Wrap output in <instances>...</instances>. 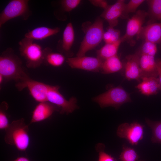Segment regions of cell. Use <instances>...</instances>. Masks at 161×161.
Returning <instances> with one entry per match:
<instances>
[{"label":"cell","mask_w":161,"mask_h":161,"mask_svg":"<svg viewBox=\"0 0 161 161\" xmlns=\"http://www.w3.org/2000/svg\"><path fill=\"white\" fill-rule=\"evenodd\" d=\"M156 65L158 73V79L161 91V59H158L156 60Z\"/></svg>","instance_id":"cell-33"},{"label":"cell","mask_w":161,"mask_h":161,"mask_svg":"<svg viewBox=\"0 0 161 161\" xmlns=\"http://www.w3.org/2000/svg\"><path fill=\"white\" fill-rule=\"evenodd\" d=\"M144 128L143 125L137 121L123 123L118 127L117 135L126 139L132 145H136L143 138Z\"/></svg>","instance_id":"cell-7"},{"label":"cell","mask_w":161,"mask_h":161,"mask_svg":"<svg viewBox=\"0 0 161 161\" xmlns=\"http://www.w3.org/2000/svg\"><path fill=\"white\" fill-rule=\"evenodd\" d=\"M145 121L152 130L151 142L161 144V120L154 121L146 118Z\"/></svg>","instance_id":"cell-23"},{"label":"cell","mask_w":161,"mask_h":161,"mask_svg":"<svg viewBox=\"0 0 161 161\" xmlns=\"http://www.w3.org/2000/svg\"><path fill=\"white\" fill-rule=\"evenodd\" d=\"M123 67L122 63L116 55L104 61L100 70L104 74L112 73L120 71Z\"/></svg>","instance_id":"cell-21"},{"label":"cell","mask_w":161,"mask_h":161,"mask_svg":"<svg viewBox=\"0 0 161 161\" xmlns=\"http://www.w3.org/2000/svg\"><path fill=\"white\" fill-rule=\"evenodd\" d=\"M9 106L5 101H3L0 106V129L5 130L9 126L10 124L8 117L7 111Z\"/></svg>","instance_id":"cell-27"},{"label":"cell","mask_w":161,"mask_h":161,"mask_svg":"<svg viewBox=\"0 0 161 161\" xmlns=\"http://www.w3.org/2000/svg\"><path fill=\"white\" fill-rule=\"evenodd\" d=\"M137 161H145L144 160H137Z\"/></svg>","instance_id":"cell-36"},{"label":"cell","mask_w":161,"mask_h":161,"mask_svg":"<svg viewBox=\"0 0 161 161\" xmlns=\"http://www.w3.org/2000/svg\"><path fill=\"white\" fill-rule=\"evenodd\" d=\"M93 100L102 108L112 106L116 109L131 101L129 94L120 86L111 88L95 97Z\"/></svg>","instance_id":"cell-5"},{"label":"cell","mask_w":161,"mask_h":161,"mask_svg":"<svg viewBox=\"0 0 161 161\" xmlns=\"http://www.w3.org/2000/svg\"><path fill=\"white\" fill-rule=\"evenodd\" d=\"M12 161H30L27 157H19Z\"/></svg>","instance_id":"cell-34"},{"label":"cell","mask_w":161,"mask_h":161,"mask_svg":"<svg viewBox=\"0 0 161 161\" xmlns=\"http://www.w3.org/2000/svg\"><path fill=\"white\" fill-rule=\"evenodd\" d=\"M22 64L21 60L12 48H8L3 52L0 56V74L4 81L13 80L17 85L29 77Z\"/></svg>","instance_id":"cell-1"},{"label":"cell","mask_w":161,"mask_h":161,"mask_svg":"<svg viewBox=\"0 0 161 161\" xmlns=\"http://www.w3.org/2000/svg\"><path fill=\"white\" fill-rule=\"evenodd\" d=\"M57 110L55 105L48 101L39 103L32 112L30 124L40 122L48 118Z\"/></svg>","instance_id":"cell-16"},{"label":"cell","mask_w":161,"mask_h":161,"mask_svg":"<svg viewBox=\"0 0 161 161\" xmlns=\"http://www.w3.org/2000/svg\"><path fill=\"white\" fill-rule=\"evenodd\" d=\"M137 38L156 44H161V22L151 23L143 27Z\"/></svg>","instance_id":"cell-14"},{"label":"cell","mask_w":161,"mask_h":161,"mask_svg":"<svg viewBox=\"0 0 161 161\" xmlns=\"http://www.w3.org/2000/svg\"><path fill=\"white\" fill-rule=\"evenodd\" d=\"M103 24V21L98 17L92 24L87 27L85 35L77 54V56H85L87 52L93 49L100 44L103 39L104 32Z\"/></svg>","instance_id":"cell-4"},{"label":"cell","mask_w":161,"mask_h":161,"mask_svg":"<svg viewBox=\"0 0 161 161\" xmlns=\"http://www.w3.org/2000/svg\"><path fill=\"white\" fill-rule=\"evenodd\" d=\"M120 34L119 30L109 26L104 33L103 39L106 44L113 43L120 39Z\"/></svg>","instance_id":"cell-26"},{"label":"cell","mask_w":161,"mask_h":161,"mask_svg":"<svg viewBox=\"0 0 161 161\" xmlns=\"http://www.w3.org/2000/svg\"><path fill=\"white\" fill-rule=\"evenodd\" d=\"M29 125L21 118L13 121L5 130L4 140L9 145L14 146L20 151H25L30 143Z\"/></svg>","instance_id":"cell-2"},{"label":"cell","mask_w":161,"mask_h":161,"mask_svg":"<svg viewBox=\"0 0 161 161\" xmlns=\"http://www.w3.org/2000/svg\"><path fill=\"white\" fill-rule=\"evenodd\" d=\"M90 2L94 5L102 8L104 9L109 5L107 2L104 0H90Z\"/></svg>","instance_id":"cell-32"},{"label":"cell","mask_w":161,"mask_h":161,"mask_svg":"<svg viewBox=\"0 0 161 161\" xmlns=\"http://www.w3.org/2000/svg\"><path fill=\"white\" fill-rule=\"evenodd\" d=\"M49 85L29 77L20 86L18 90L21 91L25 88H27L33 99L40 103L47 101V94Z\"/></svg>","instance_id":"cell-11"},{"label":"cell","mask_w":161,"mask_h":161,"mask_svg":"<svg viewBox=\"0 0 161 161\" xmlns=\"http://www.w3.org/2000/svg\"><path fill=\"white\" fill-rule=\"evenodd\" d=\"M60 30L58 27L51 28L45 26L39 27L29 31L25 33L24 36L34 40H41L56 35L60 32Z\"/></svg>","instance_id":"cell-19"},{"label":"cell","mask_w":161,"mask_h":161,"mask_svg":"<svg viewBox=\"0 0 161 161\" xmlns=\"http://www.w3.org/2000/svg\"><path fill=\"white\" fill-rule=\"evenodd\" d=\"M80 0H63L61 1L62 8L66 12L71 11L80 4Z\"/></svg>","instance_id":"cell-30"},{"label":"cell","mask_w":161,"mask_h":161,"mask_svg":"<svg viewBox=\"0 0 161 161\" xmlns=\"http://www.w3.org/2000/svg\"><path fill=\"white\" fill-rule=\"evenodd\" d=\"M140 157L135 150L124 144L119 159L120 161H137Z\"/></svg>","instance_id":"cell-25"},{"label":"cell","mask_w":161,"mask_h":161,"mask_svg":"<svg viewBox=\"0 0 161 161\" xmlns=\"http://www.w3.org/2000/svg\"><path fill=\"white\" fill-rule=\"evenodd\" d=\"M66 61L72 68L97 72L101 70L103 61L97 57L84 56L67 58Z\"/></svg>","instance_id":"cell-10"},{"label":"cell","mask_w":161,"mask_h":161,"mask_svg":"<svg viewBox=\"0 0 161 161\" xmlns=\"http://www.w3.org/2000/svg\"><path fill=\"white\" fill-rule=\"evenodd\" d=\"M75 37L74 31L72 23L66 25L63 32L62 38L58 42L57 49L63 55L70 58L72 55L71 51Z\"/></svg>","instance_id":"cell-13"},{"label":"cell","mask_w":161,"mask_h":161,"mask_svg":"<svg viewBox=\"0 0 161 161\" xmlns=\"http://www.w3.org/2000/svg\"><path fill=\"white\" fill-rule=\"evenodd\" d=\"M139 64L141 71V79L143 77L158 78V71L154 57L145 55H140Z\"/></svg>","instance_id":"cell-17"},{"label":"cell","mask_w":161,"mask_h":161,"mask_svg":"<svg viewBox=\"0 0 161 161\" xmlns=\"http://www.w3.org/2000/svg\"><path fill=\"white\" fill-rule=\"evenodd\" d=\"M65 60V56L61 53L53 52L48 47L44 49L43 64L45 65L59 67L64 64Z\"/></svg>","instance_id":"cell-20"},{"label":"cell","mask_w":161,"mask_h":161,"mask_svg":"<svg viewBox=\"0 0 161 161\" xmlns=\"http://www.w3.org/2000/svg\"><path fill=\"white\" fill-rule=\"evenodd\" d=\"M98 161H117V160L106 152L103 150H101L99 152Z\"/></svg>","instance_id":"cell-31"},{"label":"cell","mask_w":161,"mask_h":161,"mask_svg":"<svg viewBox=\"0 0 161 161\" xmlns=\"http://www.w3.org/2000/svg\"><path fill=\"white\" fill-rule=\"evenodd\" d=\"M34 41L24 37L18 42L20 55L29 68H36L43 63L44 49Z\"/></svg>","instance_id":"cell-3"},{"label":"cell","mask_w":161,"mask_h":161,"mask_svg":"<svg viewBox=\"0 0 161 161\" xmlns=\"http://www.w3.org/2000/svg\"><path fill=\"white\" fill-rule=\"evenodd\" d=\"M145 1L144 0H131L125 4L121 18H126L129 14L135 13L137 8Z\"/></svg>","instance_id":"cell-28"},{"label":"cell","mask_w":161,"mask_h":161,"mask_svg":"<svg viewBox=\"0 0 161 161\" xmlns=\"http://www.w3.org/2000/svg\"><path fill=\"white\" fill-rule=\"evenodd\" d=\"M28 0H12L10 1L0 14V27L12 19L21 17L27 20L31 15Z\"/></svg>","instance_id":"cell-6"},{"label":"cell","mask_w":161,"mask_h":161,"mask_svg":"<svg viewBox=\"0 0 161 161\" xmlns=\"http://www.w3.org/2000/svg\"><path fill=\"white\" fill-rule=\"evenodd\" d=\"M121 43L120 39L113 43L106 44L101 49L97 50V57L104 61L117 55L118 48Z\"/></svg>","instance_id":"cell-22"},{"label":"cell","mask_w":161,"mask_h":161,"mask_svg":"<svg viewBox=\"0 0 161 161\" xmlns=\"http://www.w3.org/2000/svg\"><path fill=\"white\" fill-rule=\"evenodd\" d=\"M141 80L136 88L142 94L147 96L156 95L160 90L158 78L143 77Z\"/></svg>","instance_id":"cell-18"},{"label":"cell","mask_w":161,"mask_h":161,"mask_svg":"<svg viewBox=\"0 0 161 161\" xmlns=\"http://www.w3.org/2000/svg\"><path fill=\"white\" fill-rule=\"evenodd\" d=\"M59 88L57 85H49L47 101L60 108L61 114H68L72 112L77 107L76 99L72 97L67 100L59 92Z\"/></svg>","instance_id":"cell-8"},{"label":"cell","mask_w":161,"mask_h":161,"mask_svg":"<svg viewBox=\"0 0 161 161\" xmlns=\"http://www.w3.org/2000/svg\"><path fill=\"white\" fill-rule=\"evenodd\" d=\"M147 2L151 17L161 22V0H149Z\"/></svg>","instance_id":"cell-24"},{"label":"cell","mask_w":161,"mask_h":161,"mask_svg":"<svg viewBox=\"0 0 161 161\" xmlns=\"http://www.w3.org/2000/svg\"><path fill=\"white\" fill-rule=\"evenodd\" d=\"M125 4V0H117L104 9L100 16L108 22L109 26L114 27L118 24V18L121 16Z\"/></svg>","instance_id":"cell-12"},{"label":"cell","mask_w":161,"mask_h":161,"mask_svg":"<svg viewBox=\"0 0 161 161\" xmlns=\"http://www.w3.org/2000/svg\"><path fill=\"white\" fill-rule=\"evenodd\" d=\"M157 51L156 44L151 42L144 41L138 53L139 55H145L154 57Z\"/></svg>","instance_id":"cell-29"},{"label":"cell","mask_w":161,"mask_h":161,"mask_svg":"<svg viewBox=\"0 0 161 161\" xmlns=\"http://www.w3.org/2000/svg\"><path fill=\"white\" fill-rule=\"evenodd\" d=\"M148 15V13L144 10L136 11L128 21L125 33L120 38L122 42H126L131 46L135 44L133 38L140 33Z\"/></svg>","instance_id":"cell-9"},{"label":"cell","mask_w":161,"mask_h":161,"mask_svg":"<svg viewBox=\"0 0 161 161\" xmlns=\"http://www.w3.org/2000/svg\"><path fill=\"white\" fill-rule=\"evenodd\" d=\"M4 81V78L2 75L0 74V84L1 85Z\"/></svg>","instance_id":"cell-35"},{"label":"cell","mask_w":161,"mask_h":161,"mask_svg":"<svg viewBox=\"0 0 161 161\" xmlns=\"http://www.w3.org/2000/svg\"><path fill=\"white\" fill-rule=\"evenodd\" d=\"M140 55L138 53L129 55L126 58L125 75L129 80H141V69L139 64Z\"/></svg>","instance_id":"cell-15"}]
</instances>
